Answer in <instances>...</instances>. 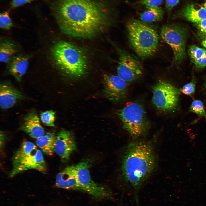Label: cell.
Masks as SVG:
<instances>
[{
    "instance_id": "1",
    "label": "cell",
    "mask_w": 206,
    "mask_h": 206,
    "mask_svg": "<svg viewBox=\"0 0 206 206\" xmlns=\"http://www.w3.org/2000/svg\"><path fill=\"white\" fill-rule=\"evenodd\" d=\"M52 7L62 31L83 38L96 34L116 11L107 0H55Z\"/></svg>"
},
{
    "instance_id": "2",
    "label": "cell",
    "mask_w": 206,
    "mask_h": 206,
    "mask_svg": "<svg viewBox=\"0 0 206 206\" xmlns=\"http://www.w3.org/2000/svg\"><path fill=\"white\" fill-rule=\"evenodd\" d=\"M156 163L152 144L137 141L127 147L122 160V171L125 180L135 189L142 184L153 171Z\"/></svg>"
},
{
    "instance_id": "3",
    "label": "cell",
    "mask_w": 206,
    "mask_h": 206,
    "mask_svg": "<svg viewBox=\"0 0 206 206\" xmlns=\"http://www.w3.org/2000/svg\"><path fill=\"white\" fill-rule=\"evenodd\" d=\"M150 23L132 19L126 24L129 42L136 54L143 58L153 55L159 46L158 34Z\"/></svg>"
},
{
    "instance_id": "4",
    "label": "cell",
    "mask_w": 206,
    "mask_h": 206,
    "mask_svg": "<svg viewBox=\"0 0 206 206\" xmlns=\"http://www.w3.org/2000/svg\"><path fill=\"white\" fill-rule=\"evenodd\" d=\"M51 52L55 64L66 75L79 78L85 74L87 67L84 53L75 45L65 41L56 43Z\"/></svg>"
},
{
    "instance_id": "5",
    "label": "cell",
    "mask_w": 206,
    "mask_h": 206,
    "mask_svg": "<svg viewBox=\"0 0 206 206\" xmlns=\"http://www.w3.org/2000/svg\"><path fill=\"white\" fill-rule=\"evenodd\" d=\"M13 168L9 176L16 175L30 169L44 172L47 169L42 152L33 143L23 142L13 156Z\"/></svg>"
},
{
    "instance_id": "6",
    "label": "cell",
    "mask_w": 206,
    "mask_h": 206,
    "mask_svg": "<svg viewBox=\"0 0 206 206\" xmlns=\"http://www.w3.org/2000/svg\"><path fill=\"white\" fill-rule=\"evenodd\" d=\"M118 114L124 128L133 137L144 135L149 128L150 122L145 110L138 102L127 103Z\"/></svg>"
},
{
    "instance_id": "7",
    "label": "cell",
    "mask_w": 206,
    "mask_h": 206,
    "mask_svg": "<svg viewBox=\"0 0 206 206\" xmlns=\"http://www.w3.org/2000/svg\"><path fill=\"white\" fill-rule=\"evenodd\" d=\"M90 164L83 161L74 165L77 179L83 192L98 200L112 199V193L104 185L98 184L92 179L89 170Z\"/></svg>"
},
{
    "instance_id": "8",
    "label": "cell",
    "mask_w": 206,
    "mask_h": 206,
    "mask_svg": "<svg viewBox=\"0 0 206 206\" xmlns=\"http://www.w3.org/2000/svg\"><path fill=\"white\" fill-rule=\"evenodd\" d=\"M152 101L158 109L168 112L175 108L178 102L179 91L169 83L158 81L153 88Z\"/></svg>"
},
{
    "instance_id": "9",
    "label": "cell",
    "mask_w": 206,
    "mask_h": 206,
    "mask_svg": "<svg viewBox=\"0 0 206 206\" xmlns=\"http://www.w3.org/2000/svg\"><path fill=\"white\" fill-rule=\"evenodd\" d=\"M161 35L163 41L172 48L175 61L180 63L186 56L185 31L175 25H165L161 28Z\"/></svg>"
},
{
    "instance_id": "10",
    "label": "cell",
    "mask_w": 206,
    "mask_h": 206,
    "mask_svg": "<svg viewBox=\"0 0 206 206\" xmlns=\"http://www.w3.org/2000/svg\"><path fill=\"white\" fill-rule=\"evenodd\" d=\"M119 53L117 75L127 83L137 80L143 73L140 62L136 58L130 53L123 51Z\"/></svg>"
},
{
    "instance_id": "11",
    "label": "cell",
    "mask_w": 206,
    "mask_h": 206,
    "mask_svg": "<svg viewBox=\"0 0 206 206\" xmlns=\"http://www.w3.org/2000/svg\"><path fill=\"white\" fill-rule=\"evenodd\" d=\"M103 93L110 100L119 102L124 100L128 92V83L118 75H104Z\"/></svg>"
},
{
    "instance_id": "12",
    "label": "cell",
    "mask_w": 206,
    "mask_h": 206,
    "mask_svg": "<svg viewBox=\"0 0 206 206\" xmlns=\"http://www.w3.org/2000/svg\"><path fill=\"white\" fill-rule=\"evenodd\" d=\"M76 149L73 136L70 132L62 130L56 136L54 152L64 162H67Z\"/></svg>"
},
{
    "instance_id": "13",
    "label": "cell",
    "mask_w": 206,
    "mask_h": 206,
    "mask_svg": "<svg viewBox=\"0 0 206 206\" xmlns=\"http://www.w3.org/2000/svg\"><path fill=\"white\" fill-rule=\"evenodd\" d=\"M25 98L23 94L9 82L1 83L0 85V105L3 109H9L20 100Z\"/></svg>"
},
{
    "instance_id": "14",
    "label": "cell",
    "mask_w": 206,
    "mask_h": 206,
    "mask_svg": "<svg viewBox=\"0 0 206 206\" xmlns=\"http://www.w3.org/2000/svg\"><path fill=\"white\" fill-rule=\"evenodd\" d=\"M55 185L58 188L83 192L77 179L74 165L67 167L58 173Z\"/></svg>"
},
{
    "instance_id": "15",
    "label": "cell",
    "mask_w": 206,
    "mask_h": 206,
    "mask_svg": "<svg viewBox=\"0 0 206 206\" xmlns=\"http://www.w3.org/2000/svg\"><path fill=\"white\" fill-rule=\"evenodd\" d=\"M20 129L33 138L37 139L45 134L44 130L35 111H31L25 116Z\"/></svg>"
},
{
    "instance_id": "16",
    "label": "cell",
    "mask_w": 206,
    "mask_h": 206,
    "mask_svg": "<svg viewBox=\"0 0 206 206\" xmlns=\"http://www.w3.org/2000/svg\"><path fill=\"white\" fill-rule=\"evenodd\" d=\"M9 66V71L18 82H20L25 74L29 64V58L25 56L13 57Z\"/></svg>"
},
{
    "instance_id": "17",
    "label": "cell",
    "mask_w": 206,
    "mask_h": 206,
    "mask_svg": "<svg viewBox=\"0 0 206 206\" xmlns=\"http://www.w3.org/2000/svg\"><path fill=\"white\" fill-rule=\"evenodd\" d=\"M184 14L188 20L196 23L206 19V8L197 4L188 5L184 10Z\"/></svg>"
},
{
    "instance_id": "18",
    "label": "cell",
    "mask_w": 206,
    "mask_h": 206,
    "mask_svg": "<svg viewBox=\"0 0 206 206\" xmlns=\"http://www.w3.org/2000/svg\"><path fill=\"white\" fill-rule=\"evenodd\" d=\"M56 137L54 133L48 132L36 139V144L45 154L48 155H52L55 152Z\"/></svg>"
},
{
    "instance_id": "19",
    "label": "cell",
    "mask_w": 206,
    "mask_h": 206,
    "mask_svg": "<svg viewBox=\"0 0 206 206\" xmlns=\"http://www.w3.org/2000/svg\"><path fill=\"white\" fill-rule=\"evenodd\" d=\"M164 15V12L159 7L146 8V9L140 13L141 20L145 22L151 23L161 21Z\"/></svg>"
},
{
    "instance_id": "20",
    "label": "cell",
    "mask_w": 206,
    "mask_h": 206,
    "mask_svg": "<svg viewBox=\"0 0 206 206\" xmlns=\"http://www.w3.org/2000/svg\"><path fill=\"white\" fill-rule=\"evenodd\" d=\"M17 49L15 45L9 41H4L0 44V60L7 63L9 62L16 53Z\"/></svg>"
},
{
    "instance_id": "21",
    "label": "cell",
    "mask_w": 206,
    "mask_h": 206,
    "mask_svg": "<svg viewBox=\"0 0 206 206\" xmlns=\"http://www.w3.org/2000/svg\"><path fill=\"white\" fill-rule=\"evenodd\" d=\"M56 112L52 110L46 111L41 113L40 117L43 123L50 127L55 126Z\"/></svg>"
},
{
    "instance_id": "22",
    "label": "cell",
    "mask_w": 206,
    "mask_h": 206,
    "mask_svg": "<svg viewBox=\"0 0 206 206\" xmlns=\"http://www.w3.org/2000/svg\"><path fill=\"white\" fill-rule=\"evenodd\" d=\"M191 111L200 116L204 117L206 121V112L203 102L199 100H195L192 103L190 107Z\"/></svg>"
},
{
    "instance_id": "23",
    "label": "cell",
    "mask_w": 206,
    "mask_h": 206,
    "mask_svg": "<svg viewBox=\"0 0 206 206\" xmlns=\"http://www.w3.org/2000/svg\"><path fill=\"white\" fill-rule=\"evenodd\" d=\"M13 26V23L8 13L5 12L0 15V27L5 29L9 30Z\"/></svg>"
},
{
    "instance_id": "24",
    "label": "cell",
    "mask_w": 206,
    "mask_h": 206,
    "mask_svg": "<svg viewBox=\"0 0 206 206\" xmlns=\"http://www.w3.org/2000/svg\"><path fill=\"white\" fill-rule=\"evenodd\" d=\"M205 50L196 45H192L189 48V53L191 58L194 60L202 57Z\"/></svg>"
},
{
    "instance_id": "25",
    "label": "cell",
    "mask_w": 206,
    "mask_h": 206,
    "mask_svg": "<svg viewBox=\"0 0 206 206\" xmlns=\"http://www.w3.org/2000/svg\"><path fill=\"white\" fill-rule=\"evenodd\" d=\"M195 82L194 80H192L185 85L181 88V91L186 95L192 96L195 92Z\"/></svg>"
},
{
    "instance_id": "26",
    "label": "cell",
    "mask_w": 206,
    "mask_h": 206,
    "mask_svg": "<svg viewBox=\"0 0 206 206\" xmlns=\"http://www.w3.org/2000/svg\"><path fill=\"white\" fill-rule=\"evenodd\" d=\"M163 0H140V3L145 6L146 8L159 7L162 3Z\"/></svg>"
},
{
    "instance_id": "27",
    "label": "cell",
    "mask_w": 206,
    "mask_h": 206,
    "mask_svg": "<svg viewBox=\"0 0 206 206\" xmlns=\"http://www.w3.org/2000/svg\"><path fill=\"white\" fill-rule=\"evenodd\" d=\"M195 66L200 68L206 66V58L203 56L201 58L194 60Z\"/></svg>"
},
{
    "instance_id": "28",
    "label": "cell",
    "mask_w": 206,
    "mask_h": 206,
    "mask_svg": "<svg viewBox=\"0 0 206 206\" xmlns=\"http://www.w3.org/2000/svg\"><path fill=\"white\" fill-rule=\"evenodd\" d=\"M195 23L200 31L203 33L206 34V19L198 21Z\"/></svg>"
},
{
    "instance_id": "29",
    "label": "cell",
    "mask_w": 206,
    "mask_h": 206,
    "mask_svg": "<svg viewBox=\"0 0 206 206\" xmlns=\"http://www.w3.org/2000/svg\"><path fill=\"white\" fill-rule=\"evenodd\" d=\"M179 0H165L166 7L168 11H170L172 9L179 3Z\"/></svg>"
},
{
    "instance_id": "30",
    "label": "cell",
    "mask_w": 206,
    "mask_h": 206,
    "mask_svg": "<svg viewBox=\"0 0 206 206\" xmlns=\"http://www.w3.org/2000/svg\"><path fill=\"white\" fill-rule=\"evenodd\" d=\"M33 0H12L11 2L12 7H17L29 2Z\"/></svg>"
},
{
    "instance_id": "31",
    "label": "cell",
    "mask_w": 206,
    "mask_h": 206,
    "mask_svg": "<svg viewBox=\"0 0 206 206\" xmlns=\"http://www.w3.org/2000/svg\"><path fill=\"white\" fill-rule=\"evenodd\" d=\"M6 140V136L5 133L3 131H1L0 132V148L1 149L3 148L5 140Z\"/></svg>"
},
{
    "instance_id": "32",
    "label": "cell",
    "mask_w": 206,
    "mask_h": 206,
    "mask_svg": "<svg viewBox=\"0 0 206 206\" xmlns=\"http://www.w3.org/2000/svg\"><path fill=\"white\" fill-rule=\"evenodd\" d=\"M201 44L206 48V36L201 42Z\"/></svg>"
},
{
    "instance_id": "33",
    "label": "cell",
    "mask_w": 206,
    "mask_h": 206,
    "mask_svg": "<svg viewBox=\"0 0 206 206\" xmlns=\"http://www.w3.org/2000/svg\"><path fill=\"white\" fill-rule=\"evenodd\" d=\"M203 56L206 58V50H205Z\"/></svg>"
},
{
    "instance_id": "34",
    "label": "cell",
    "mask_w": 206,
    "mask_h": 206,
    "mask_svg": "<svg viewBox=\"0 0 206 206\" xmlns=\"http://www.w3.org/2000/svg\"><path fill=\"white\" fill-rule=\"evenodd\" d=\"M205 7L206 8V2L205 3L204 5Z\"/></svg>"
},
{
    "instance_id": "35",
    "label": "cell",
    "mask_w": 206,
    "mask_h": 206,
    "mask_svg": "<svg viewBox=\"0 0 206 206\" xmlns=\"http://www.w3.org/2000/svg\"><path fill=\"white\" fill-rule=\"evenodd\" d=\"M205 87H206V84H205Z\"/></svg>"
}]
</instances>
